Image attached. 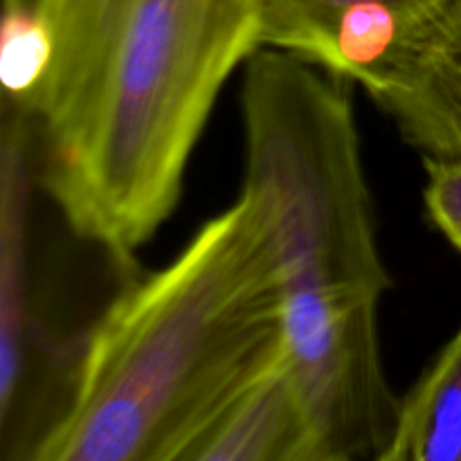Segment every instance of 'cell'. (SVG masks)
<instances>
[{
	"label": "cell",
	"instance_id": "6",
	"mask_svg": "<svg viewBox=\"0 0 461 461\" xmlns=\"http://www.w3.org/2000/svg\"><path fill=\"white\" fill-rule=\"evenodd\" d=\"M421 156H461V0H444L372 95Z\"/></svg>",
	"mask_w": 461,
	"mask_h": 461
},
{
	"label": "cell",
	"instance_id": "5",
	"mask_svg": "<svg viewBox=\"0 0 461 461\" xmlns=\"http://www.w3.org/2000/svg\"><path fill=\"white\" fill-rule=\"evenodd\" d=\"M176 461H322L284 345L212 410Z\"/></svg>",
	"mask_w": 461,
	"mask_h": 461
},
{
	"label": "cell",
	"instance_id": "4",
	"mask_svg": "<svg viewBox=\"0 0 461 461\" xmlns=\"http://www.w3.org/2000/svg\"><path fill=\"white\" fill-rule=\"evenodd\" d=\"M444 0H259L261 43L372 97Z\"/></svg>",
	"mask_w": 461,
	"mask_h": 461
},
{
	"label": "cell",
	"instance_id": "9",
	"mask_svg": "<svg viewBox=\"0 0 461 461\" xmlns=\"http://www.w3.org/2000/svg\"><path fill=\"white\" fill-rule=\"evenodd\" d=\"M423 169L428 216L461 252V156H423Z\"/></svg>",
	"mask_w": 461,
	"mask_h": 461
},
{
	"label": "cell",
	"instance_id": "2",
	"mask_svg": "<svg viewBox=\"0 0 461 461\" xmlns=\"http://www.w3.org/2000/svg\"><path fill=\"white\" fill-rule=\"evenodd\" d=\"M284 345L277 257L243 192L93 324L34 461H176L212 410Z\"/></svg>",
	"mask_w": 461,
	"mask_h": 461
},
{
	"label": "cell",
	"instance_id": "3",
	"mask_svg": "<svg viewBox=\"0 0 461 461\" xmlns=\"http://www.w3.org/2000/svg\"><path fill=\"white\" fill-rule=\"evenodd\" d=\"M246 183L277 257L284 340H365L392 277L378 246L349 81L275 48L241 86Z\"/></svg>",
	"mask_w": 461,
	"mask_h": 461
},
{
	"label": "cell",
	"instance_id": "1",
	"mask_svg": "<svg viewBox=\"0 0 461 461\" xmlns=\"http://www.w3.org/2000/svg\"><path fill=\"white\" fill-rule=\"evenodd\" d=\"M259 0H3V111L30 126L68 228L131 266L183 196Z\"/></svg>",
	"mask_w": 461,
	"mask_h": 461
},
{
	"label": "cell",
	"instance_id": "8",
	"mask_svg": "<svg viewBox=\"0 0 461 461\" xmlns=\"http://www.w3.org/2000/svg\"><path fill=\"white\" fill-rule=\"evenodd\" d=\"M381 461H461V329L401 401Z\"/></svg>",
	"mask_w": 461,
	"mask_h": 461
},
{
	"label": "cell",
	"instance_id": "7",
	"mask_svg": "<svg viewBox=\"0 0 461 461\" xmlns=\"http://www.w3.org/2000/svg\"><path fill=\"white\" fill-rule=\"evenodd\" d=\"M30 126L3 111V259H0V423L9 430L25 394L30 313H27L25 232L30 196Z\"/></svg>",
	"mask_w": 461,
	"mask_h": 461
}]
</instances>
